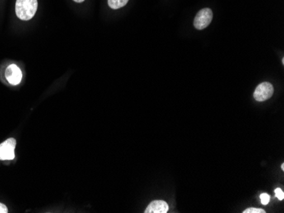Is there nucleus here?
I'll return each instance as SVG.
<instances>
[{"mask_svg":"<svg viewBox=\"0 0 284 213\" xmlns=\"http://www.w3.org/2000/svg\"><path fill=\"white\" fill-rule=\"evenodd\" d=\"M261 201L262 203V205H266L268 204L269 201H270V195L268 194H266V193H263V194H261Z\"/></svg>","mask_w":284,"mask_h":213,"instance_id":"nucleus-8","label":"nucleus"},{"mask_svg":"<svg viewBox=\"0 0 284 213\" xmlns=\"http://www.w3.org/2000/svg\"><path fill=\"white\" fill-rule=\"evenodd\" d=\"M6 77L11 84L18 85L22 79V72L16 65L11 64L6 69Z\"/></svg>","mask_w":284,"mask_h":213,"instance_id":"nucleus-5","label":"nucleus"},{"mask_svg":"<svg viewBox=\"0 0 284 213\" xmlns=\"http://www.w3.org/2000/svg\"><path fill=\"white\" fill-rule=\"evenodd\" d=\"M213 20V12L209 8H204L196 14L194 19V26L197 30L206 28Z\"/></svg>","mask_w":284,"mask_h":213,"instance_id":"nucleus-2","label":"nucleus"},{"mask_svg":"<svg viewBox=\"0 0 284 213\" xmlns=\"http://www.w3.org/2000/svg\"><path fill=\"white\" fill-rule=\"evenodd\" d=\"M8 212V208L6 205H4L2 203H0V213Z\"/></svg>","mask_w":284,"mask_h":213,"instance_id":"nucleus-11","label":"nucleus"},{"mask_svg":"<svg viewBox=\"0 0 284 213\" xmlns=\"http://www.w3.org/2000/svg\"><path fill=\"white\" fill-rule=\"evenodd\" d=\"M273 93L274 87L271 83L267 82H262L256 87L255 91L253 93V98L259 102H262L271 98Z\"/></svg>","mask_w":284,"mask_h":213,"instance_id":"nucleus-3","label":"nucleus"},{"mask_svg":"<svg viewBox=\"0 0 284 213\" xmlns=\"http://www.w3.org/2000/svg\"><path fill=\"white\" fill-rule=\"evenodd\" d=\"M129 0H108V6L112 10L123 8L126 6Z\"/></svg>","mask_w":284,"mask_h":213,"instance_id":"nucleus-7","label":"nucleus"},{"mask_svg":"<svg viewBox=\"0 0 284 213\" xmlns=\"http://www.w3.org/2000/svg\"><path fill=\"white\" fill-rule=\"evenodd\" d=\"M243 213H266V211L263 209H260V208H248L246 209Z\"/></svg>","mask_w":284,"mask_h":213,"instance_id":"nucleus-9","label":"nucleus"},{"mask_svg":"<svg viewBox=\"0 0 284 213\" xmlns=\"http://www.w3.org/2000/svg\"><path fill=\"white\" fill-rule=\"evenodd\" d=\"M275 195H276V198H277L279 200H283L284 193L283 191L280 189V188H277V189L275 190Z\"/></svg>","mask_w":284,"mask_h":213,"instance_id":"nucleus-10","label":"nucleus"},{"mask_svg":"<svg viewBox=\"0 0 284 213\" xmlns=\"http://www.w3.org/2000/svg\"><path fill=\"white\" fill-rule=\"evenodd\" d=\"M16 145V140L14 138H10L0 144V160H13Z\"/></svg>","mask_w":284,"mask_h":213,"instance_id":"nucleus-4","label":"nucleus"},{"mask_svg":"<svg viewBox=\"0 0 284 213\" xmlns=\"http://www.w3.org/2000/svg\"><path fill=\"white\" fill-rule=\"evenodd\" d=\"M73 1H75L76 3H82L84 0H73Z\"/></svg>","mask_w":284,"mask_h":213,"instance_id":"nucleus-12","label":"nucleus"},{"mask_svg":"<svg viewBox=\"0 0 284 213\" xmlns=\"http://www.w3.org/2000/svg\"><path fill=\"white\" fill-rule=\"evenodd\" d=\"M38 0H16V13L19 19L29 21L36 14Z\"/></svg>","mask_w":284,"mask_h":213,"instance_id":"nucleus-1","label":"nucleus"},{"mask_svg":"<svg viewBox=\"0 0 284 213\" xmlns=\"http://www.w3.org/2000/svg\"><path fill=\"white\" fill-rule=\"evenodd\" d=\"M168 205L164 200H154L148 205L145 213H167Z\"/></svg>","mask_w":284,"mask_h":213,"instance_id":"nucleus-6","label":"nucleus"},{"mask_svg":"<svg viewBox=\"0 0 284 213\" xmlns=\"http://www.w3.org/2000/svg\"><path fill=\"white\" fill-rule=\"evenodd\" d=\"M281 169L284 170V164H283V163H282V164H281Z\"/></svg>","mask_w":284,"mask_h":213,"instance_id":"nucleus-13","label":"nucleus"}]
</instances>
